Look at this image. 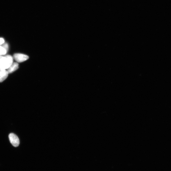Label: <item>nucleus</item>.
<instances>
[{
  "label": "nucleus",
  "instance_id": "f257e3e1",
  "mask_svg": "<svg viewBox=\"0 0 171 171\" xmlns=\"http://www.w3.org/2000/svg\"><path fill=\"white\" fill-rule=\"evenodd\" d=\"M13 62V58L11 55L5 56L0 55V69L7 70Z\"/></svg>",
  "mask_w": 171,
  "mask_h": 171
},
{
  "label": "nucleus",
  "instance_id": "f03ea898",
  "mask_svg": "<svg viewBox=\"0 0 171 171\" xmlns=\"http://www.w3.org/2000/svg\"><path fill=\"white\" fill-rule=\"evenodd\" d=\"M9 138L11 144L15 147H18L20 144L19 139L16 135L11 133L9 136Z\"/></svg>",
  "mask_w": 171,
  "mask_h": 171
},
{
  "label": "nucleus",
  "instance_id": "7ed1b4c3",
  "mask_svg": "<svg viewBox=\"0 0 171 171\" xmlns=\"http://www.w3.org/2000/svg\"><path fill=\"white\" fill-rule=\"evenodd\" d=\"M13 57L16 61L18 62H24L29 58L28 55L20 53L14 54L13 55Z\"/></svg>",
  "mask_w": 171,
  "mask_h": 171
},
{
  "label": "nucleus",
  "instance_id": "20e7f679",
  "mask_svg": "<svg viewBox=\"0 0 171 171\" xmlns=\"http://www.w3.org/2000/svg\"><path fill=\"white\" fill-rule=\"evenodd\" d=\"M9 74L6 70L0 69V82L5 80L8 77Z\"/></svg>",
  "mask_w": 171,
  "mask_h": 171
},
{
  "label": "nucleus",
  "instance_id": "39448f33",
  "mask_svg": "<svg viewBox=\"0 0 171 171\" xmlns=\"http://www.w3.org/2000/svg\"><path fill=\"white\" fill-rule=\"evenodd\" d=\"M18 65L17 62H13L9 68L7 69V71L9 74L12 73L18 69Z\"/></svg>",
  "mask_w": 171,
  "mask_h": 171
},
{
  "label": "nucleus",
  "instance_id": "423d86ee",
  "mask_svg": "<svg viewBox=\"0 0 171 171\" xmlns=\"http://www.w3.org/2000/svg\"><path fill=\"white\" fill-rule=\"evenodd\" d=\"M7 53L6 50L0 45V55H5Z\"/></svg>",
  "mask_w": 171,
  "mask_h": 171
},
{
  "label": "nucleus",
  "instance_id": "0eeeda50",
  "mask_svg": "<svg viewBox=\"0 0 171 171\" xmlns=\"http://www.w3.org/2000/svg\"><path fill=\"white\" fill-rule=\"evenodd\" d=\"M3 47L4 48L7 52L9 49V45H8V44L6 43H4L1 46Z\"/></svg>",
  "mask_w": 171,
  "mask_h": 171
},
{
  "label": "nucleus",
  "instance_id": "6e6552de",
  "mask_svg": "<svg viewBox=\"0 0 171 171\" xmlns=\"http://www.w3.org/2000/svg\"><path fill=\"white\" fill-rule=\"evenodd\" d=\"M5 43L4 39L2 38H0V45H2Z\"/></svg>",
  "mask_w": 171,
  "mask_h": 171
}]
</instances>
